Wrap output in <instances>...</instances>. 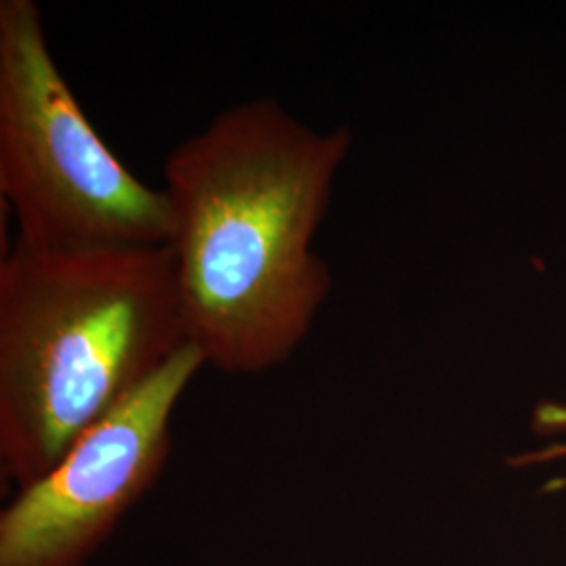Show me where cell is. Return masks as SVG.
<instances>
[{
	"label": "cell",
	"instance_id": "5",
	"mask_svg": "<svg viewBox=\"0 0 566 566\" xmlns=\"http://www.w3.org/2000/svg\"><path fill=\"white\" fill-rule=\"evenodd\" d=\"M535 426L542 430H566V405L544 403L535 411Z\"/></svg>",
	"mask_w": 566,
	"mask_h": 566
},
{
	"label": "cell",
	"instance_id": "2",
	"mask_svg": "<svg viewBox=\"0 0 566 566\" xmlns=\"http://www.w3.org/2000/svg\"><path fill=\"white\" fill-rule=\"evenodd\" d=\"M189 344L166 245L36 248L0 263V470L34 483Z\"/></svg>",
	"mask_w": 566,
	"mask_h": 566
},
{
	"label": "cell",
	"instance_id": "4",
	"mask_svg": "<svg viewBox=\"0 0 566 566\" xmlns=\"http://www.w3.org/2000/svg\"><path fill=\"white\" fill-rule=\"evenodd\" d=\"M206 364L187 344L160 371L84 430L0 512V566H86L160 481L172 420Z\"/></svg>",
	"mask_w": 566,
	"mask_h": 566
},
{
	"label": "cell",
	"instance_id": "1",
	"mask_svg": "<svg viewBox=\"0 0 566 566\" xmlns=\"http://www.w3.org/2000/svg\"><path fill=\"white\" fill-rule=\"evenodd\" d=\"M353 147L273 97L219 112L164 160L168 252L206 367L256 376L292 359L332 292L315 238Z\"/></svg>",
	"mask_w": 566,
	"mask_h": 566
},
{
	"label": "cell",
	"instance_id": "3",
	"mask_svg": "<svg viewBox=\"0 0 566 566\" xmlns=\"http://www.w3.org/2000/svg\"><path fill=\"white\" fill-rule=\"evenodd\" d=\"M0 196L25 245H166L170 238L163 189L128 170L86 118L34 0H0Z\"/></svg>",
	"mask_w": 566,
	"mask_h": 566
}]
</instances>
